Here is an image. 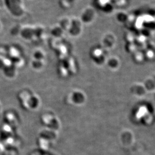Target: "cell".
<instances>
[{
  "label": "cell",
  "instance_id": "277c9868",
  "mask_svg": "<svg viewBox=\"0 0 155 155\" xmlns=\"http://www.w3.org/2000/svg\"><path fill=\"white\" fill-rule=\"evenodd\" d=\"M63 30L62 29L61 27H55L54 29H53L51 32V33L55 36H60L62 34Z\"/></svg>",
  "mask_w": 155,
  "mask_h": 155
},
{
  "label": "cell",
  "instance_id": "3957f363",
  "mask_svg": "<svg viewBox=\"0 0 155 155\" xmlns=\"http://www.w3.org/2000/svg\"><path fill=\"white\" fill-rule=\"evenodd\" d=\"M93 12L91 10L88 9L86 11H85L84 14L82 16V20L84 22H89L91 20L92 17L93 15Z\"/></svg>",
  "mask_w": 155,
  "mask_h": 155
},
{
  "label": "cell",
  "instance_id": "8992f818",
  "mask_svg": "<svg viewBox=\"0 0 155 155\" xmlns=\"http://www.w3.org/2000/svg\"><path fill=\"white\" fill-rule=\"evenodd\" d=\"M0 28H1V26H0Z\"/></svg>",
  "mask_w": 155,
  "mask_h": 155
},
{
  "label": "cell",
  "instance_id": "5b68a950",
  "mask_svg": "<svg viewBox=\"0 0 155 155\" xmlns=\"http://www.w3.org/2000/svg\"><path fill=\"white\" fill-rule=\"evenodd\" d=\"M34 35L36 36L38 35H41L43 32V29L41 28H37L34 29Z\"/></svg>",
  "mask_w": 155,
  "mask_h": 155
},
{
  "label": "cell",
  "instance_id": "7a4b0ae2",
  "mask_svg": "<svg viewBox=\"0 0 155 155\" xmlns=\"http://www.w3.org/2000/svg\"><path fill=\"white\" fill-rule=\"evenodd\" d=\"M21 34L24 38H31L34 35V29L29 28H25L21 31Z\"/></svg>",
  "mask_w": 155,
  "mask_h": 155
},
{
  "label": "cell",
  "instance_id": "6da1fadb",
  "mask_svg": "<svg viewBox=\"0 0 155 155\" xmlns=\"http://www.w3.org/2000/svg\"><path fill=\"white\" fill-rule=\"evenodd\" d=\"M70 32L73 35H76L80 32V24L78 21H74L70 28Z\"/></svg>",
  "mask_w": 155,
  "mask_h": 155
}]
</instances>
